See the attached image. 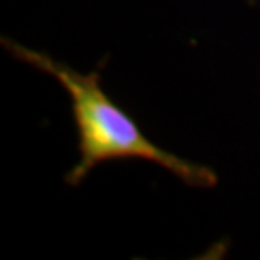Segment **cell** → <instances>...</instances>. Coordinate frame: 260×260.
Returning <instances> with one entry per match:
<instances>
[{"label":"cell","mask_w":260,"mask_h":260,"mask_svg":"<svg viewBox=\"0 0 260 260\" xmlns=\"http://www.w3.org/2000/svg\"><path fill=\"white\" fill-rule=\"evenodd\" d=\"M2 46L15 59L54 76L71 98L80 137V160L66 174V184L78 186L95 166L107 160L134 157L162 166L188 186H216L218 176L213 169L181 159L150 142L134 118L105 95L96 71L83 75L61 61L7 38L2 39Z\"/></svg>","instance_id":"1"}]
</instances>
